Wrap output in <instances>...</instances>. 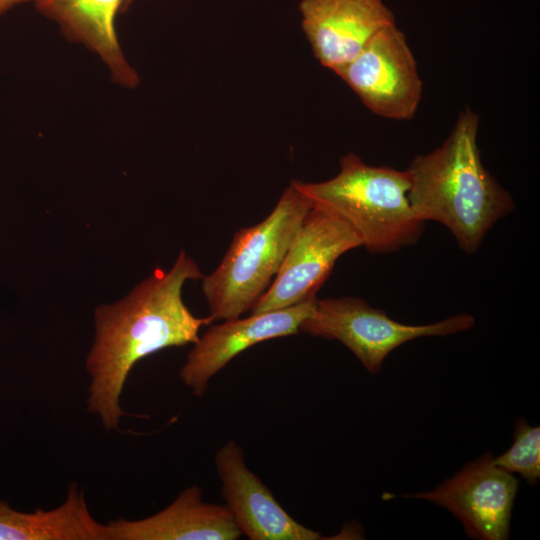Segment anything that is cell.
I'll return each mask as SVG.
<instances>
[{
  "mask_svg": "<svg viewBox=\"0 0 540 540\" xmlns=\"http://www.w3.org/2000/svg\"><path fill=\"white\" fill-rule=\"evenodd\" d=\"M299 11L314 56L333 72L353 60L380 29L395 24L383 0H301Z\"/></svg>",
  "mask_w": 540,
  "mask_h": 540,
  "instance_id": "obj_11",
  "label": "cell"
},
{
  "mask_svg": "<svg viewBox=\"0 0 540 540\" xmlns=\"http://www.w3.org/2000/svg\"><path fill=\"white\" fill-rule=\"evenodd\" d=\"M334 73L380 117L407 121L418 110L423 83L406 36L395 24L380 29Z\"/></svg>",
  "mask_w": 540,
  "mask_h": 540,
  "instance_id": "obj_7",
  "label": "cell"
},
{
  "mask_svg": "<svg viewBox=\"0 0 540 540\" xmlns=\"http://www.w3.org/2000/svg\"><path fill=\"white\" fill-rule=\"evenodd\" d=\"M134 0H126V6L130 5Z\"/></svg>",
  "mask_w": 540,
  "mask_h": 540,
  "instance_id": "obj_17",
  "label": "cell"
},
{
  "mask_svg": "<svg viewBox=\"0 0 540 540\" xmlns=\"http://www.w3.org/2000/svg\"><path fill=\"white\" fill-rule=\"evenodd\" d=\"M37 0H0V15L9 11L13 7L26 3V2H35Z\"/></svg>",
  "mask_w": 540,
  "mask_h": 540,
  "instance_id": "obj_16",
  "label": "cell"
},
{
  "mask_svg": "<svg viewBox=\"0 0 540 540\" xmlns=\"http://www.w3.org/2000/svg\"><path fill=\"white\" fill-rule=\"evenodd\" d=\"M0 540H109V529L93 517L73 483L64 502L50 510L19 511L0 499Z\"/></svg>",
  "mask_w": 540,
  "mask_h": 540,
  "instance_id": "obj_14",
  "label": "cell"
},
{
  "mask_svg": "<svg viewBox=\"0 0 540 540\" xmlns=\"http://www.w3.org/2000/svg\"><path fill=\"white\" fill-rule=\"evenodd\" d=\"M512 445L498 457L495 464L501 469L519 474L528 484L535 486L540 478V428L519 418L514 427Z\"/></svg>",
  "mask_w": 540,
  "mask_h": 540,
  "instance_id": "obj_15",
  "label": "cell"
},
{
  "mask_svg": "<svg viewBox=\"0 0 540 540\" xmlns=\"http://www.w3.org/2000/svg\"><path fill=\"white\" fill-rule=\"evenodd\" d=\"M291 184L313 205L347 222L371 254H387L417 243L425 223L414 213L406 170L372 166L349 152L340 159L338 174L322 182L293 180Z\"/></svg>",
  "mask_w": 540,
  "mask_h": 540,
  "instance_id": "obj_3",
  "label": "cell"
},
{
  "mask_svg": "<svg viewBox=\"0 0 540 540\" xmlns=\"http://www.w3.org/2000/svg\"><path fill=\"white\" fill-rule=\"evenodd\" d=\"M479 115L465 108L444 143L406 169L409 200L423 221L443 224L467 254L515 209L511 194L485 168L477 143Z\"/></svg>",
  "mask_w": 540,
  "mask_h": 540,
  "instance_id": "obj_2",
  "label": "cell"
},
{
  "mask_svg": "<svg viewBox=\"0 0 540 540\" xmlns=\"http://www.w3.org/2000/svg\"><path fill=\"white\" fill-rule=\"evenodd\" d=\"M517 489L516 477L498 467L491 453H485L435 489L404 497L447 509L472 539L506 540Z\"/></svg>",
  "mask_w": 540,
  "mask_h": 540,
  "instance_id": "obj_8",
  "label": "cell"
},
{
  "mask_svg": "<svg viewBox=\"0 0 540 540\" xmlns=\"http://www.w3.org/2000/svg\"><path fill=\"white\" fill-rule=\"evenodd\" d=\"M358 247H362L360 238L347 222L312 204L274 280L250 312L283 309L316 298L337 259Z\"/></svg>",
  "mask_w": 540,
  "mask_h": 540,
  "instance_id": "obj_6",
  "label": "cell"
},
{
  "mask_svg": "<svg viewBox=\"0 0 540 540\" xmlns=\"http://www.w3.org/2000/svg\"><path fill=\"white\" fill-rule=\"evenodd\" d=\"M221 493L242 535L250 540H317L320 533L292 518L246 465L241 446L228 440L216 452Z\"/></svg>",
  "mask_w": 540,
  "mask_h": 540,
  "instance_id": "obj_10",
  "label": "cell"
},
{
  "mask_svg": "<svg viewBox=\"0 0 540 540\" xmlns=\"http://www.w3.org/2000/svg\"><path fill=\"white\" fill-rule=\"evenodd\" d=\"M107 525L109 540H236L242 536L227 506L203 501L198 486L184 489L149 517L118 518Z\"/></svg>",
  "mask_w": 540,
  "mask_h": 540,
  "instance_id": "obj_12",
  "label": "cell"
},
{
  "mask_svg": "<svg viewBox=\"0 0 540 540\" xmlns=\"http://www.w3.org/2000/svg\"><path fill=\"white\" fill-rule=\"evenodd\" d=\"M311 207L290 183L264 220L234 234L219 265L202 278L213 321L239 318L251 310L274 280Z\"/></svg>",
  "mask_w": 540,
  "mask_h": 540,
  "instance_id": "obj_4",
  "label": "cell"
},
{
  "mask_svg": "<svg viewBox=\"0 0 540 540\" xmlns=\"http://www.w3.org/2000/svg\"><path fill=\"white\" fill-rule=\"evenodd\" d=\"M316 298L296 305L224 320L210 327L193 344L179 371L183 384L202 397L210 380L233 358L266 340L298 334L311 313Z\"/></svg>",
  "mask_w": 540,
  "mask_h": 540,
  "instance_id": "obj_9",
  "label": "cell"
},
{
  "mask_svg": "<svg viewBox=\"0 0 540 540\" xmlns=\"http://www.w3.org/2000/svg\"><path fill=\"white\" fill-rule=\"evenodd\" d=\"M475 319L459 313L424 325H407L391 319L363 299L344 296L315 300L313 309L300 325V332L337 340L345 345L364 368L375 375L387 356L406 342L431 336H447L469 330Z\"/></svg>",
  "mask_w": 540,
  "mask_h": 540,
  "instance_id": "obj_5",
  "label": "cell"
},
{
  "mask_svg": "<svg viewBox=\"0 0 540 540\" xmlns=\"http://www.w3.org/2000/svg\"><path fill=\"white\" fill-rule=\"evenodd\" d=\"M34 4L68 39L95 53L114 83L126 88L138 85L139 76L127 61L115 28L116 15L126 0H37Z\"/></svg>",
  "mask_w": 540,
  "mask_h": 540,
  "instance_id": "obj_13",
  "label": "cell"
},
{
  "mask_svg": "<svg viewBox=\"0 0 540 540\" xmlns=\"http://www.w3.org/2000/svg\"><path fill=\"white\" fill-rule=\"evenodd\" d=\"M181 251L168 270L157 269L124 299L95 311V338L86 358L90 377L87 410L107 431L118 430L125 411L120 396L137 362L169 347L194 344L213 319L195 316L182 299L186 281L203 278Z\"/></svg>",
  "mask_w": 540,
  "mask_h": 540,
  "instance_id": "obj_1",
  "label": "cell"
}]
</instances>
